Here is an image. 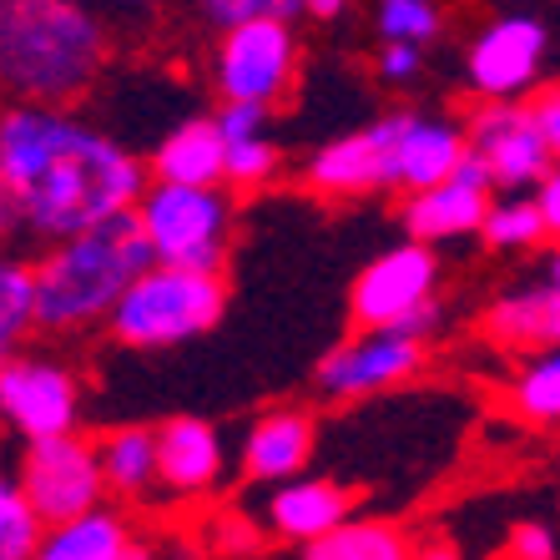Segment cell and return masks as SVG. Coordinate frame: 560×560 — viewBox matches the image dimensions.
Returning a JSON list of instances; mask_svg holds the SVG:
<instances>
[{
	"instance_id": "6da1fadb",
	"label": "cell",
	"mask_w": 560,
	"mask_h": 560,
	"mask_svg": "<svg viewBox=\"0 0 560 560\" xmlns=\"http://www.w3.org/2000/svg\"><path fill=\"white\" fill-rule=\"evenodd\" d=\"M0 167L15 187L26 237L46 243L127 218L152 187L147 156L71 106H0Z\"/></svg>"
},
{
	"instance_id": "7a4b0ae2",
	"label": "cell",
	"mask_w": 560,
	"mask_h": 560,
	"mask_svg": "<svg viewBox=\"0 0 560 560\" xmlns=\"http://www.w3.org/2000/svg\"><path fill=\"white\" fill-rule=\"evenodd\" d=\"M106 61L112 26L92 0H0V106H77Z\"/></svg>"
},
{
	"instance_id": "3957f363",
	"label": "cell",
	"mask_w": 560,
	"mask_h": 560,
	"mask_svg": "<svg viewBox=\"0 0 560 560\" xmlns=\"http://www.w3.org/2000/svg\"><path fill=\"white\" fill-rule=\"evenodd\" d=\"M156 268L137 212L77 233L36 258V328L40 334H86L112 324L127 288Z\"/></svg>"
},
{
	"instance_id": "277c9868",
	"label": "cell",
	"mask_w": 560,
	"mask_h": 560,
	"mask_svg": "<svg viewBox=\"0 0 560 560\" xmlns=\"http://www.w3.org/2000/svg\"><path fill=\"white\" fill-rule=\"evenodd\" d=\"M228 283L222 273H183V268H147L112 313V334L127 349H172L222 324Z\"/></svg>"
},
{
	"instance_id": "5b68a950",
	"label": "cell",
	"mask_w": 560,
	"mask_h": 560,
	"mask_svg": "<svg viewBox=\"0 0 560 560\" xmlns=\"http://www.w3.org/2000/svg\"><path fill=\"white\" fill-rule=\"evenodd\" d=\"M137 222L152 258L183 273H222L233 248V197L222 187H167L152 183L137 202Z\"/></svg>"
},
{
	"instance_id": "8992f818",
	"label": "cell",
	"mask_w": 560,
	"mask_h": 560,
	"mask_svg": "<svg viewBox=\"0 0 560 560\" xmlns=\"http://www.w3.org/2000/svg\"><path fill=\"white\" fill-rule=\"evenodd\" d=\"M299 81V31L288 21H253L218 36L212 51V86L222 106H262L273 112L288 102Z\"/></svg>"
},
{
	"instance_id": "52a82bcc",
	"label": "cell",
	"mask_w": 560,
	"mask_h": 560,
	"mask_svg": "<svg viewBox=\"0 0 560 560\" xmlns=\"http://www.w3.org/2000/svg\"><path fill=\"white\" fill-rule=\"evenodd\" d=\"M15 485L26 490L31 510L40 515V525H66L102 510V500L112 495L102 475V455L92 440L81 434H61V440L26 444Z\"/></svg>"
},
{
	"instance_id": "ba28073f",
	"label": "cell",
	"mask_w": 560,
	"mask_h": 560,
	"mask_svg": "<svg viewBox=\"0 0 560 560\" xmlns=\"http://www.w3.org/2000/svg\"><path fill=\"white\" fill-rule=\"evenodd\" d=\"M465 142L469 156H480L495 192H521L530 197L535 187L556 172V156L540 121H535L530 102H480L465 117Z\"/></svg>"
},
{
	"instance_id": "9c48e42d",
	"label": "cell",
	"mask_w": 560,
	"mask_h": 560,
	"mask_svg": "<svg viewBox=\"0 0 560 560\" xmlns=\"http://www.w3.org/2000/svg\"><path fill=\"white\" fill-rule=\"evenodd\" d=\"M430 303H440V258L434 248L405 237L353 278V334H394Z\"/></svg>"
},
{
	"instance_id": "30bf717a",
	"label": "cell",
	"mask_w": 560,
	"mask_h": 560,
	"mask_svg": "<svg viewBox=\"0 0 560 560\" xmlns=\"http://www.w3.org/2000/svg\"><path fill=\"white\" fill-rule=\"evenodd\" d=\"M0 419L26 444L77 434L81 384L77 374L40 353H15L0 364Z\"/></svg>"
},
{
	"instance_id": "8fae6325",
	"label": "cell",
	"mask_w": 560,
	"mask_h": 560,
	"mask_svg": "<svg viewBox=\"0 0 560 560\" xmlns=\"http://www.w3.org/2000/svg\"><path fill=\"white\" fill-rule=\"evenodd\" d=\"M550 31L535 15H500L465 51V86L480 102H525L546 77Z\"/></svg>"
},
{
	"instance_id": "7c38bea8",
	"label": "cell",
	"mask_w": 560,
	"mask_h": 560,
	"mask_svg": "<svg viewBox=\"0 0 560 560\" xmlns=\"http://www.w3.org/2000/svg\"><path fill=\"white\" fill-rule=\"evenodd\" d=\"M430 364V349L405 334H353V339L334 343L313 369V384L334 405H353L369 394L399 389L419 369Z\"/></svg>"
},
{
	"instance_id": "4fadbf2b",
	"label": "cell",
	"mask_w": 560,
	"mask_h": 560,
	"mask_svg": "<svg viewBox=\"0 0 560 560\" xmlns=\"http://www.w3.org/2000/svg\"><path fill=\"white\" fill-rule=\"evenodd\" d=\"M303 183L318 197H374L394 187V112L343 131L303 162Z\"/></svg>"
},
{
	"instance_id": "5bb4252c",
	"label": "cell",
	"mask_w": 560,
	"mask_h": 560,
	"mask_svg": "<svg viewBox=\"0 0 560 560\" xmlns=\"http://www.w3.org/2000/svg\"><path fill=\"white\" fill-rule=\"evenodd\" d=\"M495 183L485 172L480 156H465L459 172L450 183L430 187V192L405 197L399 222H405L409 243H424V248H440V243H465V237H480L485 212L495 202Z\"/></svg>"
},
{
	"instance_id": "9a60e30c",
	"label": "cell",
	"mask_w": 560,
	"mask_h": 560,
	"mask_svg": "<svg viewBox=\"0 0 560 560\" xmlns=\"http://www.w3.org/2000/svg\"><path fill=\"white\" fill-rule=\"evenodd\" d=\"M469 156L465 121L424 117V112H394V187L399 192H430L450 183Z\"/></svg>"
},
{
	"instance_id": "2e32d148",
	"label": "cell",
	"mask_w": 560,
	"mask_h": 560,
	"mask_svg": "<svg viewBox=\"0 0 560 560\" xmlns=\"http://www.w3.org/2000/svg\"><path fill=\"white\" fill-rule=\"evenodd\" d=\"M222 469H228V455H222L218 424L197 415L156 424V490L177 500H202L222 485Z\"/></svg>"
},
{
	"instance_id": "e0dca14e",
	"label": "cell",
	"mask_w": 560,
	"mask_h": 560,
	"mask_svg": "<svg viewBox=\"0 0 560 560\" xmlns=\"http://www.w3.org/2000/svg\"><path fill=\"white\" fill-rule=\"evenodd\" d=\"M353 521V495L328 475H299L288 485H273L262 500V530L293 546H313Z\"/></svg>"
},
{
	"instance_id": "ac0fdd59",
	"label": "cell",
	"mask_w": 560,
	"mask_h": 560,
	"mask_svg": "<svg viewBox=\"0 0 560 560\" xmlns=\"http://www.w3.org/2000/svg\"><path fill=\"white\" fill-rule=\"evenodd\" d=\"M313 450H318V424L308 409L278 405L248 424L243 440V475L258 485H288L308 469Z\"/></svg>"
},
{
	"instance_id": "d6986e66",
	"label": "cell",
	"mask_w": 560,
	"mask_h": 560,
	"mask_svg": "<svg viewBox=\"0 0 560 560\" xmlns=\"http://www.w3.org/2000/svg\"><path fill=\"white\" fill-rule=\"evenodd\" d=\"M147 172L167 187H228V137L218 117H187L162 131L147 152Z\"/></svg>"
},
{
	"instance_id": "ffe728a7",
	"label": "cell",
	"mask_w": 560,
	"mask_h": 560,
	"mask_svg": "<svg viewBox=\"0 0 560 560\" xmlns=\"http://www.w3.org/2000/svg\"><path fill=\"white\" fill-rule=\"evenodd\" d=\"M485 334L510 353H550L560 349V288L540 283H515L505 288L490 308H485Z\"/></svg>"
},
{
	"instance_id": "44dd1931",
	"label": "cell",
	"mask_w": 560,
	"mask_h": 560,
	"mask_svg": "<svg viewBox=\"0 0 560 560\" xmlns=\"http://www.w3.org/2000/svg\"><path fill=\"white\" fill-rule=\"evenodd\" d=\"M131 546H137V535H131L127 515L102 505L92 515H81V521L46 525L36 560H121Z\"/></svg>"
},
{
	"instance_id": "7402d4cb",
	"label": "cell",
	"mask_w": 560,
	"mask_h": 560,
	"mask_svg": "<svg viewBox=\"0 0 560 560\" xmlns=\"http://www.w3.org/2000/svg\"><path fill=\"white\" fill-rule=\"evenodd\" d=\"M419 540L399 521H378V515H353L334 535L303 546L299 560H415Z\"/></svg>"
},
{
	"instance_id": "603a6c76",
	"label": "cell",
	"mask_w": 560,
	"mask_h": 560,
	"mask_svg": "<svg viewBox=\"0 0 560 560\" xmlns=\"http://www.w3.org/2000/svg\"><path fill=\"white\" fill-rule=\"evenodd\" d=\"M102 475L112 495H147L156 490V430L147 424H121L96 440Z\"/></svg>"
},
{
	"instance_id": "cb8c5ba5",
	"label": "cell",
	"mask_w": 560,
	"mask_h": 560,
	"mask_svg": "<svg viewBox=\"0 0 560 560\" xmlns=\"http://www.w3.org/2000/svg\"><path fill=\"white\" fill-rule=\"evenodd\" d=\"M36 334V262L0 248V364Z\"/></svg>"
},
{
	"instance_id": "d4e9b609",
	"label": "cell",
	"mask_w": 560,
	"mask_h": 560,
	"mask_svg": "<svg viewBox=\"0 0 560 560\" xmlns=\"http://www.w3.org/2000/svg\"><path fill=\"white\" fill-rule=\"evenodd\" d=\"M505 399L525 424H560V349L525 359L510 378Z\"/></svg>"
},
{
	"instance_id": "484cf974",
	"label": "cell",
	"mask_w": 560,
	"mask_h": 560,
	"mask_svg": "<svg viewBox=\"0 0 560 560\" xmlns=\"http://www.w3.org/2000/svg\"><path fill=\"white\" fill-rule=\"evenodd\" d=\"M480 243L495 253H530V248H540V243H550L546 218L535 208V197H521V192L495 197L490 212H485Z\"/></svg>"
},
{
	"instance_id": "4316f807",
	"label": "cell",
	"mask_w": 560,
	"mask_h": 560,
	"mask_svg": "<svg viewBox=\"0 0 560 560\" xmlns=\"http://www.w3.org/2000/svg\"><path fill=\"white\" fill-rule=\"evenodd\" d=\"M374 31L384 36V46H430L444 31L440 0H378L374 5Z\"/></svg>"
},
{
	"instance_id": "83f0119b",
	"label": "cell",
	"mask_w": 560,
	"mask_h": 560,
	"mask_svg": "<svg viewBox=\"0 0 560 560\" xmlns=\"http://www.w3.org/2000/svg\"><path fill=\"white\" fill-rule=\"evenodd\" d=\"M40 535L46 525L31 510L26 490L15 485V475H0V560H36Z\"/></svg>"
},
{
	"instance_id": "f1b7e54d",
	"label": "cell",
	"mask_w": 560,
	"mask_h": 560,
	"mask_svg": "<svg viewBox=\"0 0 560 560\" xmlns=\"http://www.w3.org/2000/svg\"><path fill=\"white\" fill-rule=\"evenodd\" d=\"M192 5L222 36L237 26H253V21H288V26H293L303 15V0H192Z\"/></svg>"
},
{
	"instance_id": "f546056e",
	"label": "cell",
	"mask_w": 560,
	"mask_h": 560,
	"mask_svg": "<svg viewBox=\"0 0 560 560\" xmlns=\"http://www.w3.org/2000/svg\"><path fill=\"white\" fill-rule=\"evenodd\" d=\"M283 167V147L262 131V137H248V142H228V187H268Z\"/></svg>"
},
{
	"instance_id": "4dcf8cb0",
	"label": "cell",
	"mask_w": 560,
	"mask_h": 560,
	"mask_svg": "<svg viewBox=\"0 0 560 560\" xmlns=\"http://www.w3.org/2000/svg\"><path fill=\"white\" fill-rule=\"evenodd\" d=\"M510 560H560V540L546 521H521L510 530Z\"/></svg>"
},
{
	"instance_id": "1f68e13d",
	"label": "cell",
	"mask_w": 560,
	"mask_h": 560,
	"mask_svg": "<svg viewBox=\"0 0 560 560\" xmlns=\"http://www.w3.org/2000/svg\"><path fill=\"white\" fill-rule=\"evenodd\" d=\"M374 71H378V81H389V86H409V81H419V71H424V51H419V46H378Z\"/></svg>"
},
{
	"instance_id": "d6a6232c",
	"label": "cell",
	"mask_w": 560,
	"mask_h": 560,
	"mask_svg": "<svg viewBox=\"0 0 560 560\" xmlns=\"http://www.w3.org/2000/svg\"><path fill=\"white\" fill-rule=\"evenodd\" d=\"M212 117H218L228 142H248V137H262V131H268V117H273V112H262V106H218Z\"/></svg>"
},
{
	"instance_id": "836d02e7",
	"label": "cell",
	"mask_w": 560,
	"mask_h": 560,
	"mask_svg": "<svg viewBox=\"0 0 560 560\" xmlns=\"http://www.w3.org/2000/svg\"><path fill=\"white\" fill-rule=\"evenodd\" d=\"M530 106H535L540 131H546V142H550V156H556V167H560V86H546Z\"/></svg>"
},
{
	"instance_id": "e575fe53",
	"label": "cell",
	"mask_w": 560,
	"mask_h": 560,
	"mask_svg": "<svg viewBox=\"0 0 560 560\" xmlns=\"http://www.w3.org/2000/svg\"><path fill=\"white\" fill-rule=\"evenodd\" d=\"M258 540H262V530L248 521V515H228V521H222V530H218L222 556H237V550H258Z\"/></svg>"
},
{
	"instance_id": "d590c367",
	"label": "cell",
	"mask_w": 560,
	"mask_h": 560,
	"mask_svg": "<svg viewBox=\"0 0 560 560\" xmlns=\"http://www.w3.org/2000/svg\"><path fill=\"white\" fill-rule=\"evenodd\" d=\"M15 237H26V218H21V202H15V187L0 167V248L15 243Z\"/></svg>"
},
{
	"instance_id": "8d00e7d4",
	"label": "cell",
	"mask_w": 560,
	"mask_h": 560,
	"mask_svg": "<svg viewBox=\"0 0 560 560\" xmlns=\"http://www.w3.org/2000/svg\"><path fill=\"white\" fill-rule=\"evenodd\" d=\"M535 208H540V218H546V233H550V243H560V167L550 172L546 183L535 187Z\"/></svg>"
},
{
	"instance_id": "74e56055",
	"label": "cell",
	"mask_w": 560,
	"mask_h": 560,
	"mask_svg": "<svg viewBox=\"0 0 560 560\" xmlns=\"http://www.w3.org/2000/svg\"><path fill=\"white\" fill-rule=\"evenodd\" d=\"M349 5L353 0H303V15H313V21H339Z\"/></svg>"
},
{
	"instance_id": "f35d334b",
	"label": "cell",
	"mask_w": 560,
	"mask_h": 560,
	"mask_svg": "<svg viewBox=\"0 0 560 560\" xmlns=\"http://www.w3.org/2000/svg\"><path fill=\"white\" fill-rule=\"evenodd\" d=\"M106 11H117V15H152L162 0H102Z\"/></svg>"
},
{
	"instance_id": "ab89813d",
	"label": "cell",
	"mask_w": 560,
	"mask_h": 560,
	"mask_svg": "<svg viewBox=\"0 0 560 560\" xmlns=\"http://www.w3.org/2000/svg\"><path fill=\"white\" fill-rule=\"evenodd\" d=\"M415 560H465V556H459L455 546H444V540H424Z\"/></svg>"
},
{
	"instance_id": "60d3db41",
	"label": "cell",
	"mask_w": 560,
	"mask_h": 560,
	"mask_svg": "<svg viewBox=\"0 0 560 560\" xmlns=\"http://www.w3.org/2000/svg\"><path fill=\"white\" fill-rule=\"evenodd\" d=\"M540 273H546V283H550V288H560V243H550L546 268H540Z\"/></svg>"
}]
</instances>
